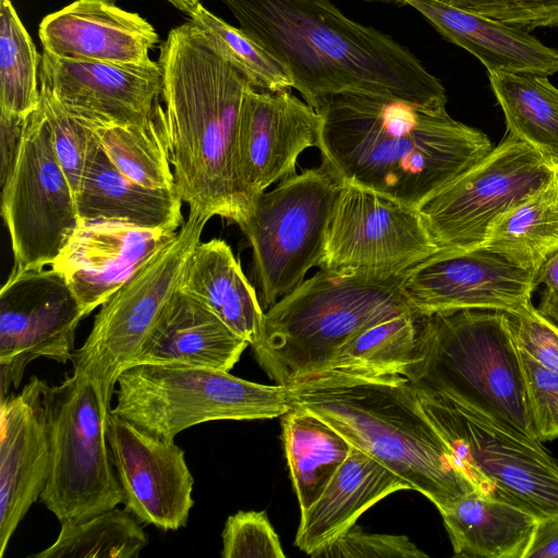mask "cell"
I'll use <instances>...</instances> for the list:
<instances>
[{
	"instance_id": "cell-38",
	"label": "cell",
	"mask_w": 558,
	"mask_h": 558,
	"mask_svg": "<svg viewBox=\"0 0 558 558\" xmlns=\"http://www.w3.org/2000/svg\"><path fill=\"white\" fill-rule=\"evenodd\" d=\"M223 558H284L279 537L265 511H239L222 531Z\"/></svg>"
},
{
	"instance_id": "cell-20",
	"label": "cell",
	"mask_w": 558,
	"mask_h": 558,
	"mask_svg": "<svg viewBox=\"0 0 558 558\" xmlns=\"http://www.w3.org/2000/svg\"><path fill=\"white\" fill-rule=\"evenodd\" d=\"M177 232L78 218L76 229L50 266L64 277L87 316L170 243Z\"/></svg>"
},
{
	"instance_id": "cell-32",
	"label": "cell",
	"mask_w": 558,
	"mask_h": 558,
	"mask_svg": "<svg viewBox=\"0 0 558 558\" xmlns=\"http://www.w3.org/2000/svg\"><path fill=\"white\" fill-rule=\"evenodd\" d=\"M421 316L416 311L405 312L360 331L338 350L320 372L308 379L323 376L403 375L414 357Z\"/></svg>"
},
{
	"instance_id": "cell-7",
	"label": "cell",
	"mask_w": 558,
	"mask_h": 558,
	"mask_svg": "<svg viewBox=\"0 0 558 558\" xmlns=\"http://www.w3.org/2000/svg\"><path fill=\"white\" fill-rule=\"evenodd\" d=\"M412 386L478 494L519 506L541 521L558 517V464L541 440L444 393Z\"/></svg>"
},
{
	"instance_id": "cell-22",
	"label": "cell",
	"mask_w": 558,
	"mask_h": 558,
	"mask_svg": "<svg viewBox=\"0 0 558 558\" xmlns=\"http://www.w3.org/2000/svg\"><path fill=\"white\" fill-rule=\"evenodd\" d=\"M43 49L69 60L147 63L158 44L155 28L136 13L104 0H76L39 25Z\"/></svg>"
},
{
	"instance_id": "cell-10",
	"label": "cell",
	"mask_w": 558,
	"mask_h": 558,
	"mask_svg": "<svg viewBox=\"0 0 558 558\" xmlns=\"http://www.w3.org/2000/svg\"><path fill=\"white\" fill-rule=\"evenodd\" d=\"M342 184L320 165L283 179L259 194L239 225L253 252V271L264 310L271 307L318 266Z\"/></svg>"
},
{
	"instance_id": "cell-41",
	"label": "cell",
	"mask_w": 558,
	"mask_h": 558,
	"mask_svg": "<svg viewBox=\"0 0 558 558\" xmlns=\"http://www.w3.org/2000/svg\"><path fill=\"white\" fill-rule=\"evenodd\" d=\"M459 9L532 31L558 26V0H442Z\"/></svg>"
},
{
	"instance_id": "cell-18",
	"label": "cell",
	"mask_w": 558,
	"mask_h": 558,
	"mask_svg": "<svg viewBox=\"0 0 558 558\" xmlns=\"http://www.w3.org/2000/svg\"><path fill=\"white\" fill-rule=\"evenodd\" d=\"M320 123L318 111L290 90L248 86L236 140V178L248 208L271 184L296 173L299 156L316 147Z\"/></svg>"
},
{
	"instance_id": "cell-35",
	"label": "cell",
	"mask_w": 558,
	"mask_h": 558,
	"mask_svg": "<svg viewBox=\"0 0 558 558\" xmlns=\"http://www.w3.org/2000/svg\"><path fill=\"white\" fill-rule=\"evenodd\" d=\"M41 57L10 0H0V113L27 118L40 101Z\"/></svg>"
},
{
	"instance_id": "cell-45",
	"label": "cell",
	"mask_w": 558,
	"mask_h": 558,
	"mask_svg": "<svg viewBox=\"0 0 558 558\" xmlns=\"http://www.w3.org/2000/svg\"><path fill=\"white\" fill-rule=\"evenodd\" d=\"M544 283L546 289L558 291V251L539 268L535 276V286Z\"/></svg>"
},
{
	"instance_id": "cell-44",
	"label": "cell",
	"mask_w": 558,
	"mask_h": 558,
	"mask_svg": "<svg viewBox=\"0 0 558 558\" xmlns=\"http://www.w3.org/2000/svg\"><path fill=\"white\" fill-rule=\"evenodd\" d=\"M525 558H558V517L539 521Z\"/></svg>"
},
{
	"instance_id": "cell-1",
	"label": "cell",
	"mask_w": 558,
	"mask_h": 558,
	"mask_svg": "<svg viewBox=\"0 0 558 558\" xmlns=\"http://www.w3.org/2000/svg\"><path fill=\"white\" fill-rule=\"evenodd\" d=\"M322 166L353 184L418 208L492 149L482 131L446 109L362 93H341L316 109Z\"/></svg>"
},
{
	"instance_id": "cell-25",
	"label": "cell",
	"mask_w": 558,
	"mask_h": 558,
	"mask_svg": "<svg viewBox=\"0 0 558 558\" xmlns=\"http://www.w3.org/2000/svg\"><path fill=\"white\" fill-rule=\"evenodd\" d=\"M411 486L356 447L337 470L320 497L303 513L294 545L314 557L351 529L367 509Z\"/></svg>"
},
{
	"instance_id": "cell-27",
	"label": "cell",
	"mask_w": 558,
	"mask_h": 558,
	"mask_svg": "<svg viewBox=\"0 0 558 558\" xmlns=\"http://www.w3.org/2000/svg\"><path fill=\"white\" fill-rule=\"evenodd\" d=\"M181 288L206 305L251 347L259 340L265 311L225 241L213 239L197 244Z\"/></svg>"
},
{
	"instance_id": "cell-40",
	"label": "cell",
	"mask_w": 558,
	"mask_h": 558,
	"mask_svg": "<svg viewBox=\"0 0 558 558\" xmlns=\"http://www.w3.org/2000/svg\"><path fill=\"white\" fill-rule=\"evenodd\" d=\"M314 557L325 558H426L404 535L366 533L355 524Z\"/></svg>"
},
{
	"instance_id": "cell-15",
	"label": "cell",
	"mask_w": 558,
	"mask_h": 558,
	"mask_svg": "<svg viewBox=\"0 0 558 558\" xmlns=\"http://www.w3.org/2000/svg\"><path fill=\"white\" fill-rule=\"evenodd\" d=\"M84 317L64 277L52 267L12 270L0 291V400L19 388L34 360L71 361Z\"/></svg>"
},
{
	"instance_id": "cell-9",
	"label": "cell",
	"mask_w": 558,
	"mask_h": 558,
	"mask_svg": "<svg viewBox=\"0 0 558 558\" xmlns=\"http://www.w3.org/2000/svg\"><path fill=\"white\" fill-rule=\"evenodd\" d=\"M50 445L40 501L60 523L80 521L122 504L107 441L111 405L85 374L47 386L44 397Z\"/></svg>"
},
{
	"instance_id": "cell-21",
	"label": "cell",
	"mask_w": 558,
	"mask_h": 558,
	"mask_svg": "<svg viewBox=\"0 0 558 558\" xmlns=\"http://www.w3.org/2000/svg\"><path fill=\"white\" fill-rule=\"evenodd\" d=\"M46 381L32 376L0 409V556L46 486L50 445L45 412Z\"/></svg>"
},
{
	"instance_id": "cell-36",
	"label": "cell",
	"mask_w": 558,
	"mask_h": 558,
	"mask_svg": "<svg viewBox=\"0 0 558 558\" xmlns=\"http://www.w3.org/2000/svg\"><path fill=\"white\" fill-rule=\"evenodd\" d=\"M189 15L207 34L219 53L243 73L253 87L268 92L292 88V81L283 66L243 29L226 23L202 3Z\"/></svg>"
},
{
	"instance_id": "cell-43",
	"label": "cell",
	"mask_w": 558,
	"mask_h": 558,
	"mask_svg": "<svg viewBox=\"0 0 558 558\" xmlns=\"http://www.w3.org/2000/svg\"><path fill=\"white\" fill-rule=\"evenodd\" d=\"M26 119V118H25ZM24 118L0 113V184L12 173L23 137Z\"/></svg>"
},
{
	"instance_id": "cell-8",
	"label": "cell",
	"mask_w": 558,
	"mask_h": 558,
	"mask_svg": "<svg viewBox=\"0 0 558 558\" xmlns=\"http://www.w3.org/2000/svg\"><path fill=\"white\" fill-rule=\"evenodd\" d=\"M117 385L111 413L169 440L204 422L274 418L291 409L287 386L205 367L138 364L125 368Z\"/></svg>"
},
{
	"instance_id": "cell-42",
	"label": "cell",
	"mask_w": 558,
	"mask_h": 558,
	"mask_svg": "<svg viewBox=\"0 0 558 558\" xmlns=\"http://www.w3.org/2000/svg\"><path fill=\"white\" fill-rule=\"evenodd\" d=\"M506 314L519 350L539 365L558 372V326L532 302L515 313Z\"/></svg>"
},
{
	"instance_id": "cell-31",
	"label": "cell",
	"mask_w": 558,
	"mask_h": 558,
	"mask_svg": "<svg viewBox=\"0 0 558 558\" xmlns=\"http://www.w3.org/2000/svg\"><path fill=\"white\" fill-rule=\"evenodd\" d=\"M507 134L558 163V88L548 76L488 72Z\"/></svg>"
},
{
	"instance_id": "cell-37",
	"label": "cell",
	"mask_w": 558,
	"mask_h": 558,
	"mask_svg": "<svg viewBox=\"0 0 558 558\" xmlns=\"http://www.w3.org/2000/svg\"><path fill=\"white\" fill-rule=\"evenodd\" d=\"M39 87V106L49 128L52 148L75 197L100 145L90 126L66 111L47 89Z\"/></svg>"
},
{
	"instance_id": "cell-39",
	"label": "cell",
	"mask_w": 558,
	"mask_h": 558,
	"mask_svg": "<svg viewBox=\"0 0 558 558\" xmlns=\"http://www.w3.org/2000/svg\"><path fill=\"white\" fill-rule=\"evenodd\" d=\"M519 351L535 437L541 441L554 439L558 437V372Z\"/></svg>"
},
{
	"instance_id": "cell-47",
	"label": "cell",
	"mask_w": 558,
	"mask_h": 558,
	"mask_svg": "<svg viewBox=\"0 0 558 558\" xmlns=\"http://www.w3.org/2000/svg\"><path fill=\"white\" fill-rule=\"evenodd\" d=\"M180 11L190 14L199 3L201 0H168Z\"/></svg>"
},
{
	"instance_id": "cell-28",
	"label": "cell",
	"mask_w": 558,
	"mask_h": 558,
	"mask_svg": "<svg viewBox=\"0 0 558 558\" xmlns=\"http://www.w3.org/2000/svg\"><path fill=\"white\" fill-rule=\"evenodd\" d=\"M439 512L458 557L525 558L541 521L519 506L477 492Z\"/></svg>"
},
{
	"instance_id": "cell-13",
	"label": "cell",
	"mask_w": 558,
	"mask_h": 558,
	"mask_svg": "<svg viewBox=\"0 0 558 558\" xmlns=\"http://www.w3.org/2000/svg\"><path fill=\"white\" fill-rule=\"evenodd\" d=\"M1 215L15 271L51 265L77 227L74 193L40 106L25 119L16 163L1 185Z\"/></svg>"
},
{
	"instance_id": "cell-11",
	"label": "cell",
	"mask_w": 558,
	"mask_h": 558,
	"mask_svg": "<svg viewBox=\"0 0 558 558\" xmlns=\"http://www.w3.org/2000/svg\"><path fill=\"white\" fill-rule=\"evenodd\" d=\"M209 216L189 210L174 239L148 259L107 302L72 355L73 372L87 375L111 404L120 374L175 291Z\"/></svg>"
},
{
	"instance_id": "cell-30",
	"label": "cell",
	"mask_w": 558,
	"mask_h": 558,
	"mask_svg": "<svg viewBox=\"0 0 558 558\" xmlns=\"http://www.w3.org/2000/svg\"><path fill=\"white\" fill-rule=\"evenodd\" d=\"M481 246L536 276L542 265L558 251V174L500 214L488 227Z\"/></svg>"
},
{
	"instance_id": "cell-17",
	"label": "cell",
	"mask_w": 558,
	"mask_h": 558,
	"mask_svg": "<svg viewBox=\"0 0 558 558\" xmlns=\"http://www.w3.org/2000/svg\"><path fill=\"white\" fill-rule=\"evenodd\" d=\"M107 441L122 504L140 522L163 531L186 525L194 478L184 451L128 420L109 413Z\"/></svg>"
},
{
	"instance_id": "cell-3",
	"label": "cell",
	"mask_w": 558,
	"mask_h": 558,
	"mask_svg": "<svg viewBox=\"0 0 558 558\" xmlns=\"http://www.w3.org/2000/svg\"><path fill=\"white\" fill-rule=\"evenodd\" d=\"M162 126L175 187L189 210L240 225L248 214L236 178L247 78L189 21L160 46Z\"/></svg>"
},
{
	"instance_id": "cell-14",
	"label": "cell",
	"mask_w": 558,
	"mask_h": 558,
	"mask_svg": "<svg viewBox=\"0 0 558 558\" xmlns=\"http://www.w3.org/2000/svg\"><path fill=\"white\" fill-rule=\"evenodd\" d=\"M437 252L417 208L343 183L318 267L392 277L403 275Z\"/></svg>"
},
{
	"instance_id": "cell-23",
	"label": "cell",
	"mask_w": 558,
	"mask_h": 558,
	"mask_svg": "<svg viewBox=\"0 0 558 558\" xmlns=\"http://www.w3.org/2000/svg\"><path fill=\"white\" fill-rule=\"evenodd\" d=\"M247 345L245 339L180 287L128 367L155 364L229 372Z\"/></svg>"
},
{
	"instance_id": "cell-5",
	"label": "cell",
	"mask_w": 558,
	"mask_h": 558,
	"mask_svg": "<svg viewBox=\"0 0 558 558\" xmlns=\"http://www.w3.org/2000/svg\"><path fill=\"white\" fill-rule=\"evenodd\" d=\"M403 275L319 268L265 312L260 338L252 345L258 364L287 387L311 378L360 331L416 311L401 291Z\"/></svg>"
},
{
	"instance_id": "cell-4",
	"label": "cell",
	"mask_w": 558,
	"mask_h": 558,
	"mask_svg": "<svg viewBox=\"0 0 558 558\" xmlns=\"http://www.w3.org/2000/svg\"><path fill=\"white\" fill-rule=\"evenodd\" d=\"M288 399L386 465L438 511L476 492L403 375L316 377L289 386Z\"/></svg>"
},
{
	"instance_id": "cell-19",
	"label": "cell",
	"mask_w": 558,
	"mask_h": 558,
	"mask_svg": "<svg viewBox=\"0 0 558 558\" xmlns=\"http://www.w3.org/2000/svg\"><path fill=\"white\" fill-rule=\"evenodd\" d=\"M161 84L158 62L78 61L43 50L39 86L72 116L90 124L147 121L159 100Z\"/></svg>"
},
{
	"instance_id": "cell-2",
	"label": "cell",
	"mask_w": 558,
	"mask_h": 558,
	"mask_svg": "<svg viewBox=\"0 0 558 558\" xmlns=\"http://www.w3.org/2000/svg\"><path fill=\"white\" fill-rule=\"evenodd\" d=\"M317 109L341 93L446 109L441 82L404 46L343 15L330 0H221Z\"/></svg>"
},
{
	"instance_id": "cell-26",
	"label": "cell",
	"mask_w": 558,
	"mask_h": 558,
	"mask_svg": "<svg viewBox=\"0 0 558 558\" xmlns=\"http://www.w3.org/2000/svg\"><path fill=\"white\" fill-rule=\"evenodd\" d=\"M182 202L177 187L151 190L126 178L110 162L101 147L75 195L80 219L119 221L174 232L184 223Z\"/></svg>"
},
{
	"instance_id": "cell-12",
	"label": "cell",
	"mask_w": 558,
	"mask_h": 558,
	"mask_svg": "<svg viewBox=\"0 0 558 558\" xmlns=\"http://www.w3.org/2000/svg\"><path fill=\"white\" fill-rule=\"evenodd\" d=\"M557 174V162L507 134L481 161L417 210L439 251L475 248L500 214Z\"/></svg>"
},
{
	"instance_id": "cell-24",
	"label": "cell",
	"mask_w": 558,
	"mask_h": 558,
	"mask_svg": "<svg viewBox=\"0 0 558 558\" xmlns=\"http://www.w3.org/2000/svg\"><path fill=\"white\" fill-rule=\"evenodd\" d=\"M418 11L450 43L476 57L488 72H558V50L527 31L472 13L442 0H396Z\"/></svg>"
},
{
	"instance_id": "cell-16",
	"label": "cell",
	"mask_w": 558,
	"mask_h": 558,
	"mask_svg": "<svg viewBox=\"0 0 558 558\" xmlns=\"http://www.w3.org/2000/svg\"><path fill=\"white\" fill-rule=\"evenodd\" d=\"M400 288L421 314L458 310L515 313L531 303L535 274L478 246L439 251L405 271Z\"/></svg>"
},
{
	"instance_id": "cell-29",
	"label": "cell",
	"mask_w": 558,
	"mask_h": 558,
	"mask_svg": "<svg viewBox=\"0 0 558 558\" xmlns=\"http://www.w3.org/2000/svg\"><path fill=\"white\" fill-rule=\"evenodd\" d=\"M282 440L300 512L323 494L347 459L350 442L322 417L291 405L282 416Z\"/></svg>"
},
{
	"instance_id": "cell-34",
	"label": "cell",
	"mask_w": 558,
	"mask_h": 558,
	"mask_svg": "<svg viewBox=\"0 0 558 558\" xmlns=\"http://www.w3.org/2000/svg\"><path fill=\"white\" fill-rule=\"evenodd\" d=\"M148 537L140 521L117 507L80 521L61 523L56 542L34 558H137Z\"/></svg>"
},
{
	"instance_id": "cell-46",
	"label": "cell",
	"mask_w": 558,
	"mask_h": 558,
	"mask_svg": "<svg viewBox=\"0 0 558 558\" xmlns=\"http://www.w3.org/2000/svg\"><path fill=\"white\" fill-rule=\"evenodd\" d=\"M538 310L558 326V291L545 288Z\"/></svg>"
},
{
	"instance_id": "cell-33",
	"label": "cell",
	"mask_w": 558,
	"mask_h": 558,
	"mask_svg": "<svg viewBox=\"0 0 558 558\" xmlns=\"http://www.w3.org/2000/svg\"><path fill=\"white\" fill-rule=\"evenodd\" d=\"M162 113L158 100L151 117L143 123H85L94 131L110 162L126 178L151 190L174 189Z\"/></svg>"
},
{
	"instance_id": "cell-6",
	"label": "cell",
	"mask_w": 558,
	"mask_h": 558,
	"mask_svg": "<svg viewBox=\"0 0 558 558\" xmlns=\"http://www.w3.org/2000/svg\"><path fill=\"white\" fill-rule=\"evenodd\" d=\"M403 376L536 438L520 351L506 312L458 310L422 315L414 357Z\"/></svg>"
},
{
	"instance_id": "cell-48",
	"label": "cell",
	"mask_w": 558,
	"mask_h": 558,
	"mask_svg": "<svg viewBox=\"0 0 558 558\" xmlns=\"http://www.w3.org/2000/svg\"><path fill=\"white\" fill-rule=\"evenodd\" d=\"M104 1L114 2L116 0H104Z\"/></svg>"
}]
</instances>
